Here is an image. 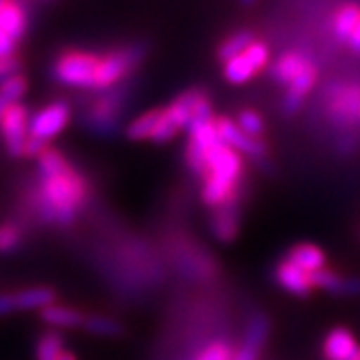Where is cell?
I'll list each match as a JSON object with an SVG mask.
<instances>
[{"label": "cell", "instance_id": "16", "mask_svg": "<svg viewBox=\"0 0 360 360\" xmlns=\"http://www.w3.org/2000/svg\"><path fill=\"white\" fill-rule=\"evenodd\" d=\"M312 283L314 288H322L326 292L340 296H356L360 295V278L352 276H342L335 270L322 269L312 274Z\"/></svg>", "mask_w": 360, "mask_h": 360}, {"label": "cell", "instance_id": "27", "mask_svg": "<svg viewBox=\"0 0 360 360\" xmlns=\"http://www.w3.org/2000/svg\"><path fill=\"white\" fill-rule=\"evenodd\" d=\"M26 92H28V80H26L22 72L0 80V96L8 104L20 103L25 98Z\"/></svg>", "mask_w": 360, "mask_h": 360}, {"label": "cell", "instance_id": "18", "mask_svg": "<svg viewBox=\"0 0 360 360\" xmlns=\"http://www.w3.org/2000/svg\"><path fill=\"white\" fill-rule=\"evenodd\" d=\"M286 260H290L295 266L309 274L326 269V255L322 252L321 246L312 245V243H298L292 246L286 255Z\"/></svg>", "mask_w": 360, "mask_h": 360}, {"label": "cell", "instance_id": "20", "mask_svg": "<svg viewBox=\"0 0 360 360\" xmlns=\"http://www.w3.org/2000/svg\"><path fill=\"white\" fill-rule=\"evenodd\" d=\"M40 319L52 328H80L86 316L75 307H65V304L54 302L44 310H40Z\"/></svg>", "mask_w": 360, "mask_h": 360}, {"label": "cell", "instance_id": "24", "mask_svg": "<svg viewBox=\"0 0 360 360\" xmlns=\"http://www.w3.org/2000/svg\"><path fill=\"white\" fill-rule=\"evenodd\" d=\"M158 116H160V108H153V110H148L144 115L136 116L134 120H130V124L124 129L127 139L132 142L150 141L153 130H155L156 122H158Z\"/></svg>", "mask_w": 360, "mask_h": 360}, {"label": "cell", "instance_id": "14", "mask_svg": "<svg viewBox=\"0 0 360 360\" xmlns=\"http://www.w3.org/2000/svg\"><path fill=\"white\" fill-rule=\"evenodd\" d=\"M269 319L264 314H255L248 322V326H246L243 347L234 352L232 360H258L260 350H262L266 338H269Z\"/></svg>", "mask_w": 360, "mask_h": 360}, {"label": "cell", "instance_id": "32", "mask_svg": "<svg viewBox=\"0 0 360 360\" xmlns=\"http://www.w3.org/2000/svg\"><path fill=\"white\" fill-rule=\"evenodd\" d=\"M348 46H350V51L352 52L360 54V20L359 25L354 26V30H352V37L348 40Z\"/></svg>", "mask_w": 360, "mask_h": 360}, {"label": "cell", "instance_id": "17", "mask_svg": "<svg viewBox=\"0 0 360 360\" xmlns=\"http://www.w3.org/2000/svg\"><path fill=\"white\" fill-rule=\"evenodd\" d=\"M310 63H312V60H310L309 56H304L302 52H283V54L272 63V66H270V75H272V78H274L278 84L288 86V84H290V82H292Z\"/></svg>", "mask_w": 360, "mask_h": 360}, {"label": "cell", "instance_id": "4", "mask_svg": "<svg viewBox=\"0 0 360 360\" xmlns=\"http://www.w3.org/2000/svg\"><path fill=\"white\" fill-rule=\"evenodd\" d=\"M103 52L84 51V49H65L52 60V78L66 89L94 90L98 84Z\"/></svg>", "mask_w": 360, "mask_h": 360}, {"label": "cell", "instance_id": "19", "mask_svg": "<svg viewBox=\"0 0 360 360\" xmlns=\"http://www.w3.org/2000/svg\"><path fill=\"white\" fill-rule=\"evenodd\" d=\"M238 229H240V220H238L236 205L214 210L210 219V231L220 243H232L238 236Z\"/></svg>", "mask_w": 360, "mask_h": 360}, {"label": "cell", "instance_id": "11", "mask_svg": "<svg viewBox=\"0 0 360 360\" xmlns=\"http://www.w3.org/2000/svg\"><path fill=\"white\" fill-rule=\"evenodd\" d=\"M326 112L340 127L360 120V84H338L326 101Z\"/></svg>", "mask_w": 360, "mask_h": 360}, {"label": "cell", "instance_id": "1", "mask_svg": "<svg viewBox=\"0 0 360 360\" xmlns=\"http://www.w3.org/2000/svg\"><path fill=\"white\" fill-rule=\"evenodd\" d=\"M39 212L56 226H70L89 200V180L70 165L60 150L44 148L39 156Z\"/></svg>", "mask_w": 360, "mask_h": 360}, {"label": "cell", "instance_id": "7", "mask_svg": "<svg viewBox=\"0 0 360 360\" xmlns=\"http://www.w3.org/2000/svg\"><path fill=\"white\" fill-rule=\"evenodd\" d=\"M28 124H30V110L22 103L11 104L0 118V136L4 150L11 158H25Z\"/></svg>", "mask_w": 360, "mask_h": 360}, {"label": "cell", "instance_id": "23", "mask_svg": "<svg viewBox=\"0 0 360 360\" xmlns=\"http://www.w3.org/2000/svg\"><path fill=\"white\" fill-rule=\"evenodd\" d=\"M82 328L94 336H103V338H118L124 335V324L118 322L116 319L104 316V314H90L84 319Z\"/></svg>", "mask_w": 360, "mask_h": 360}, {"label": "cell", "instance_id": "25", "mask_svg": "<svg viewBox=\"0 0 360 360\" xmlns=\"http://www.w3.org/2000/svg\"><path fill=\"white\" fill-rule=\"evenodd\" d=\"M63 352H65V338L56 330H49L37 340V348H34L37 360H58Z\"/></svg>", "mask_w": 360, "mask_h": 360}, {"label": "cell", "instance_id": "6", "mask_svg": "<svg viewBox=\"0 0 360 360\" xmlns=\"http://www.w3.org/2000/svg\"><path fill=\"white\" fill-rule=\"evenodd\" d=\"M127 98H129V86L120 84L116 89L104 90L101 92L92 103L86 106L82 120L84 127L101 136H108L115 134L120 122L122 110L127 106Z\"/></svg>", "mask_w": 360, "mask_h": 360}, {"label": "cell", "instance_id": "10", "mask_svg": "<svg viewBox=\"0 0 360 360\" xmlns=\"http://www.w3.org/2000/svg\"><path fill=\"white\" fill-rule=\"evenodd\" d=\"M214 127H217L220 141L229 144L231 148H234L236 153H240L243 156H250L255 160H264L266 155H269V148H266L264 142L245 134L243 130L238 129L236 120H232L229 116L214 118Z\"/></svg>", "mask_w": 360, "mask_h": 360}, {"label": "cell", "instance_id": "9", "mask_svg": "<svg viewBox=\"0 0 360 360\" xmlns=\"http://www.w3.org/2000/svg\"><path fill=\"white\" fill-rule=\"evenodd\" d=\"M56 302V292L49 286H32L16 292L0 295V316H8L22 310H44Z\"/></svg>", "mask_w": 360, "mask_h": 360}, {"label": "cell", "instance_id": "21", "mask_svg": "<svg viewBox=\"0 0 360 360\" xmlns=\"http://www.w3.org/2000/svg\"><path fill=\"white\" fill-rule=\"evenodd\" d=\"M360 20V6L354 2H348L342 4L335 14V20H333V30H335V39L340 44H348V40L352 37V30L354 26L359 25Z\"/></svg>", "mask_w": 360, "mask_h": 360}, {"label": "cell", "instance_id": "36", "mask_svg": "<svg viewBox=\"0 0 360 360\" xmlns=\"http://www.w3.org/2000/svg\"><path fill=\"white\" fill-rule=\"evenodd\" d=\"M39 2H54V0H39Z\"/></svg>", "mask_w": 360, "mask_h": 360}, {"label": "cell", "instance_id": "12", "mask_svg": "<svg viewBox=\"0 0 360 360\" xmlns=\"http://www.w3.org/2000/svg\"><path fill=\"white\" fill-rule=\"evenodd\" d=\"M274 281L278 283V286H283L286 292L290 295L307 298L310 292L314 290V283H312V274L304 272L302 269L295 266L290 260H281L274 269Z\"/></svg>", "mask_w": 360, "mask_h": 360}, {"label": "cell", "instance_id": "31", "mask_svg": "<svg viewBox=\"0 0 360 360\" xmlns=\"http://www.w3.org/2000/svg\"><path fill=\"white\" fill-rule=\"evenodd\" d=\"M16 51H18V42L0 28V58L16 56Z\"/></svg>", "mask_w": 360, "mask_h": 360}, {"label": "cell", "instance_id": "35", "mask_svg": "<svg viewBox=\"0 0 360 360\" xmlns=\"http://www.w3.org/2000/svg\"><path fill=\"white\" fill-rule=\"evenodd\" d=\"M352 360H360V348H359V352L354 354V359H352Z\"/></svg>", "mask_w": 360, "mask_h": 360}, {"label": "cell", "instance_id": "37", "mask_svg": "<svg viewBox=\"0 0 360 360\" xmlns=\"http://www.w3.org/2000/svg\"><path fill=\"white\" fill-rule=\"evenodd\" d=\"M359 118H360V115H359Z\"/></svg>", "mask_w": 360, "mask_h": 360}, {"label": "cell", "instance_id": "13", "mask_svg": "<svg viewBox=\"0 0 360 360\" xmlns=\"http://www.w3.org/2000/svg\"><path fill=\"white\" fill-rule=\"evenodd\" d=\"M30 25V13L22 0H2L0 2V28L16 42L25 39Z\"/></svg>", "mask_w": 360, "mask_h": 360}, {"label": "cell", "instance_id": "38", "mask_svg": "<svg viewBox=\"0 0 360 360\" xmlns=\"http://www.w3.org/2000/svg\"><path fill=\"white\" fill-rule=\"evenodd\" d=\"M0 2H2V0H0Z\"/></svg>", "mask_w": 360, "mask_h": 360}, {"label": "cell", "instance_id": "2", "mask_svg": "<svg viewBox=\"0 0 360 360\" xmlns=\"http://www.w3.org/2000/svg\"><path fill=\"white\" fill-rule=\"evenodd\" d=\"M245 172L243 155L220 141L208 156L202 176V202L212 210L234 206L240 194V179Z\"/></svg>", "mask_w": 360, "mask_h": 360}, {"label": "cell", "instance_id": "33", "mask_svg": "<svg viewBox=\"0 0 360 360\" xmlns=\"http://www.w3.org/2000/svg\"><path fill=\"white\" fill-rule=\"evenodd\" d=\"M58 360H77V356L72 354V352H68V350H65L60 356H58Z\"/></svg>", "mask_w": 360, "mask_h": 360}, {"label": "cell", "instance_id": "8", "mask_svg": "<svg viewBox=\"0 0 360 360\" xmlns=\"http://www.w3.org/2000/svg\"><path fill=\"white\" fill-rule=\"evenodd\" d=\"M270 65V49L266 42L255 40L243 54L224 63V78L231 84H246L248 80L260 75Z\"/></svg>", "mask_w": 360, "mask_h": 360}, {"label": "cell", "instance_id": "5", "mask_svg": "<svg viewBox=\"0 0 360 360\" xmlns=\"http://www.w3.org/2000/svg\"><path fill=\"white\" fill-rule=\"evenodd\" d=\"M70 115V104L66 101H54L30 115L25 158H37L44 148H49V142L68 127Z\"/></svg>", "mask_w": 360, "mask_h": 360}, {"label": "cell", "instance_id": "15", "mask_svg": "<svg viewBox=\"0 0 360 360\" xmlns=\"http://www.w3.org/2000/svg\"><path fill=\"white\" fill-rule=\"evenodd\" d=\"M356 352H359L356 338L345 326L333 328L322 342V359L324 360H352Z\"/></svg>", "mask_w": 360, "mask_h": 360}, {"label": "cell", "instance_id": "29", "mask_svg": "<svg viewBox=\"0 0 360 360\" xmlns=\"http://www.w3.org/2000/svg\"><path fill=\"white\" fill-rule=\"evenodd\" d=\"M25 240L22 231L13 224V222H4L0 224V255H13L16 252Z\"/></svg>", "mask_w": 360, "mask_h": 360}, {"label": "cell", "instance_id": "22", "mask_svg": "<svg viewBox=\"0 0 360 360\" xmlns=\"http://www.w3.org/2000/svg\"><path fill=\"white\" fill-rule=\"evenodd\" d=\"M255 40H257V34L252 30H236L220 42L219 49H217V58L224 65L234 56L243 54Z\"/></svg>", "mask_w": 360, "mask_h": 360}, {"label": "cell", "instance_id": "26", "mask_svg": "<svg viewBox=\"0 0 360 360\" xmlns=\"http://www.w3.org/2000/svg\"><path fill=\"white\" fill-rule=\"evenodd\" d=\"M316 82H319V68L314 63H310L298 77L288 84V90H286V94H290V96H295L298 101H302L304 103V98L309 96L312 89L316 86Z\"/></svg>", "mask_w": 360, "mask_h": 360}, {"label": "cell", "instance_id": "3", "mask_svg": "<svg viewBox=\"0 0 360 360\" xmlns=\"http://www.w3.org/2000/svg\"><path fill=\"white\" fill-rule=\"evenodd\" d=\"M212 108H210V98L202 89L184 90L179 94L167 108H160V116L156 122L150 141L155 144H167L170 142L180 130L188 129L191 122L200 120V118H210Z\"/></svg>", "mask_w": 360, "mask_h": 360}, {"label": "cell", "instance_id": "28", "mask_svg": "<svg viewBox=\"0 0 360 360\" xmlns=\"http://www.w3.org/2000/svg\"><path fill=\"white\" fill-rule=\"evenodd\" d=\"M236 124H238V129L243 130L245 134L252 136V139H258V141H262L264 130H266L264 118L260 116V112L252 110V108H245V110H240L238 116H236Z\"/></svg>", "mask_w": 360, "mask_h": 360}, {"label": "cell", "instance_id": "34", "mask_svg": "<svg viewBox=\"0 0 360 360\" xmlns=\"http://www.w3.org/2000/svg\"><path fill=\"white\" fill-rule=\"evenodd\" d=\"M238 2H240L243 6H246V8H250V6H255V4H257L258 0H238Z\"/></svg>", "mask_w": 360, "mask_h": 360}, {"label": "cell", "instance_id": "30", "mask_svg": "<svg viewBox=\"0 0 360 360\" xmlns=\"http://www.w3.org/2000/svg\"><path fill=\"white\" fill-rule=\"evenodd\" d=\"M232 356H234V352L226 342H212L194 360H232Z\"/></svg>", "mask_w": 360, "mask_h": 360}]
</instances>
